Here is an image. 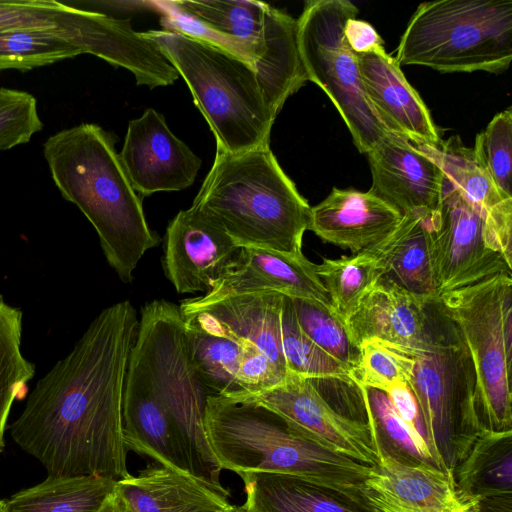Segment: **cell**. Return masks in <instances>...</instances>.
Segmentation results:
<instances>
[{"mask_svg":"<svg viewBox=\"0 0 512 512\" xmlns=\"http://www.w3.org/2000/svg\"><path fill=\"white\" fill-rule=\"evenodd\" d=\"M138 324L128 300L102 310L11 424L13 440L49 476L119 480L129 473L123 395Z\"/></svg>","mask_w":512,"mask_h":512,"instance_id":"1","label":"cell"},{"mask_svg":"<svg viewBox=\"0 0 512 512\" xmlns=\"http://www.w3.org/2000/svg\"><path fill=\"white\" fill-rule=\"evenodd\" d=\"M43 153L62 197L93 225L109 265L130 283L139 261L160 238L148 226L114 136L97 124L82 123L50 136Z\"/></svg>","mask_w":512,"mask_h":512,"instance_id":"2","label":"cell"},{"mask_svg":"<svg viewBox=\"0 0 512 512\" xmlns=\"http://www.w3.org/2000/svg\"><path fill=\"white\" fill-rule=\"evenodd\" d=\"M193 206L239 247L302 253L310 209L269 144L240 153L216 149Z\"/></svg>","mask_w":512,"mask_h":512,"instance_id":"3","label":"cell"},{"mask_svg":"<svg viewBox=\"0 0 512 512\" xmlns=\"http://www.w3.org/2000/svg\"><path fill=\"white\" fill-rule=\"evenodd\" d=\"M203 427L209 452L220 471L229 470L239 476L247 473L297 476L363 495L369 465L307 439L262 406L209 395Z\"/></svg>","mask_w":512,"mask_h":512,"instance_id":"4","label":"cell"},{"mask_svg":"<svg viewBox=\"0 0 512 512\" xmlns=\"http://www.w3.org/2000/svg\"><path fill=\"white\" fill-rule=\"evenodd\" d=\"M163 6V29L198 37L241 57L256 71L273 108L305 82L297 19L254 0H177Z\"/></svg>","mask_w":512,"mask_h":512,"instance_id":"5","label":"cell"},{"mask_svg":"<svg viewBox=\"0 0 512 512\" xmlns=\"http://www.w3.org/2000/svg\"><path fill=\"white\" fill-rule=\"evenodd\" d=\"M143 34L157 44L186 82L215 136L217 149L240 153L269 144L277 116L248 62L180 32L162 29Z\"/></svg>","mask_w":512,"mask_h":512,"instance_id":"6","label":"cell"},{"mask_svg":"<svg viewBox=\"0 0 512 512\" xmlns=\"http://www.w3.org/2000/svg\"><path fill=\"white\" fill-rule=\"evenodd\" d=\"M398 347L414 360L407 385L417 401L426 442L438 466L453 473L485 430L476 411V377L470 355L438 298L428 303V323L421 341Z\"/></svg>","mask_w":512,"mask_h":512,"instance_id":"7","label":"cell"},{"mask_svg":"<svg viewBox=\"0 0 512 512\" xmlns=\"http://www.w3.org/2000/svg\"><path fill=\"white\" fill-rule=\"evenodd\" d=\"M395 60L440 72H504L512 60V0L421 3Z\"/></svg>","mask_w":512,"mask_h":512,"instance_id":"8","label":"cell"},{"mask_svg":"<svg viewBox=\"0 0 512 512\" xmlns=\"http://www.w3.org/2000/svg\"><path fill=\"white\" fill-rule=\"evenodd\" d=\"M128 365L142 376L173 421L196 473L221 484V471L209 452L203 427L211 393L191 360L179 306L153 300L142 307Z\"/></svg>","mask_w":512,"mask_h":512,"instance_id":"9","label":"cell"},{"mask_svg":"<svg viewBox=\"0 0 512 512\" xmlns=\"http://www.w3.org/2000/svg\"><path fill=\"white\" fill-rule=\"evenodd\" d=\"M438 299L470 355L482 428L512 431V274L486 278Z\"/></svg>","mask_w":512,"mask_h":512,"instance_id":"10","label":"cell"},{"mask_svg":"<svg viewBox=\"0 0 512 512\" xmlns=\"http://www.w3.org/2000/svg\"><path fill=\"white\" fill-rule=\"evenodd\" d=\"M358 8L349 0H310L297 19V43L308 81L331 99L357 149L368 153L389 132L368 103L358 58L344 36Z\"/></svg>","mask_w":512,"mask_h":512,"instance_id":"11","label":"cell"},{"mask_svg":"<svg viewBox=\"0 0 512 512\" xmlns=\"http://www.w3.org/2000/svg\"><path fill=\"white\" fill-rule=\"evenodd\" d=\"M17 28L64 33L85 53L132 72L137 85L150 82L163 60L156 43L133 30L130 19L71 8L61 1H0V30Z\"/></svg>","mask_w":512,"mask_h":512,"instance_id":"12","label":"cell"},{"mask_svg":"<svg viewBox=\"0 0 512 512\" xmlns=\"http://www.w3.org/2000/svg\"><path fill=\"white\" fill-rule=\"evenodd\" d=\"M430 252L436 294L512 274L485 217L445 177L439 208L430 216Z\"/></svg>","mask_w":512,"mask_h":512,"instance_id":"13","label":"cell"},{"mask_svg":"<svg viewBox=\"0 0 512 512\" xmlns=\"http://www.w3.org/2000/svg\"><path fill=\"white\" fill-rule=\"evenodd\" d=\"M226 397L270 410L300 435L335 453L369 466L377 462L369 425L337 412L312 379L288 373L270 389Z\"/></svg>","mask_w":512,"mask_h":512,"instance_id":"14","label":"cell"},{"mask_svg":"<svg viewBox=\"0 0 512 512\" xmlns=\"http://www.w3.org/2000/svg\"><path fill=\"white\" fill-rule=\"evenodd\" d=\"M119 157L133 189L142 197L191 186L202 164L152 108L129 121Z\"/></svg>","mask_w":512,"mask_h":512,"instance_id":"15","label":"cell"},{"mask_svg":"<svg viewBox=\"0 0 512 512\" xmlns=\"http://www.w3.org/2000/svg\"><path fill=\"white\" fill-rule=\"evenodd\" d=\"M239 247L205 212L195 206L169 222L163 269L177 293L207 294L235 259Z\"/></svg>","mask_w":512,"mask_h":512,"instance_id":"16","label":"cell"},{"mask_svg":"<svg viewBox=\"0 0 512 512\" xmlns=\"http://www.w3.org/2000/svg\"><path fill=\"white\" fill-rule=\"evenodd\" d=\"M283 296L277 292L248 293L208 302L194 297L182 301L179 308L186 323L257 347L287 375L281 345Z\"/></svg>","mask_w":512,"mask_h":512,"instance_id":"17","label":"cell"},{"mask_svg":"<svg viewBox=\"0 0 512 512\" xmlns=\"http://www.w3.org/2000/svg\"><path fill=\"white\" fill-rule=\"evenodd\" d=\"M367 156L370 190L403 215L429 217L439 208L445 175L407 138L389 131Z\"/></svg>","mask_w":512,"mask_h":512,"instance_id":"18","label":"cell"},{"mask_svg":"<svg viewBox=\"0 0 512 512\" xmlns=\"http://www.w3.org/2000/svg\"><path fill=\"white\" fill-rule=\"evenodd\" d=\"M317 264L302 253L242 247L213 288L197 296L208 302L227 296L277 292L291 298L308 299L330 306L328 294L317 274Z\"/></svg>","mask_w":512,"mask_h":512,"instance_id":"19","label":"cell"},{"mask_svg":"<svg viewBox=\"0 0 512 512\" xmlns=\"http://www.w3.org/2000/svg\"><path fill=\"white\" fill-rule=\"evenodd\" d=\"M365 498L381 512H459L452 473L431 465H409L377 450L363 483Z\"/></svg>","mask_w":512,"mask_h":512,"instance_id":"20","label":"cell"},{"mask_svg":"<svg viewBox=\"0 0 512 512\" xmlns=\"http://www.w3.org/2000/svg\"><path fill=\"white\" fill-rule=\"evenodd\" d=\"M357 58L364 94L384 126L416 146L438 147L442 140L432 116L395 58L384 47Z\"/></svg>","mask_w":512,"mask_h":512,"instance_id":"21","label":"cell"},{"mask_svg":"<svg viewBox=\"0 0 512 512\" xmlns=\"http://www.w3.org/2000/svg\"><path fill=\"white\" fill-rule=\"evenodd\" d=\"M403 217L371 190L333 188L323 201L311 207L308 230L323 242L357 254L389 236Z\"/></svg>","mask_w":512,"mask_h":512,"instance_id":"22","label":"cell"},{"mask_svg":"<svg viewBox=\"0 0 512 512\" xmlns=\"http://www.w3.org/2000/svg\"><path fill=\"white\" fill-rule=\"evenodd\" d=\"M132 512H232L229 491L200 475L151 464L116 480Z\"/></svg>","mask_w":512,"mask_h":512,"instance_id":"23","label":"cell"},{"mask_svg":"<svg viewBox=\"0 0 512 512\" xmlns=\"http://www.w3.org/2000/svg\"><path fill=\"white\" fill-rule=\"evenodd\" d=\"M429 301L383 276L345 322L349 339L356 348L369 339L414 346L425 334Z\"/></svg>","mask_w":512,"mask_h":512,"instance_id":"24","label":"cell"},{"mask_svg":"<svg viewBox=\"0 0 512 512\" xmlns=\"http://www.w3.org/2000/svg\"><path fill=\"white\" fill-rule=\"evenodd\" d=\"M123 428L128 450L162 466L197 474L173 421L142 376L129 365L123 395Z\"/></svg>","mask_w":512,"mask_h":512,"instance_id":"25","label":"cell"},{"mask_svg":"<svg viewBox=\"0 0 512 512\" xmlns=\"http://www.w3.org/2000/svg\"><path fill=\"white\" fill-rule=\"evenodd\" d=\"M416 146V145H415ZM432 159L458 192L486 219L504 256L512 259V198L503 196L473 147L458 135L438 147L416 146Z\"/></svg>","mask_w":512,"mask_h":512,"instance_id":"26","label":"cell"},{"mask_svg":"<svg viewBox=\"0 0 512 512\" xmlns=\"http://www.w3.org/2000/svg\"><path fill=\"white\" fill-rule=\"evenodd\" d=\"M240 478L247 512H381L364 495L297 476L247 473Z\"/></svg>","mask_w":512,"mask_h":512,"instance_id":"27","label":"cell"},{"mask_svg":"<svg viewBox=\"0 0 512 512\" xmlns=\"http://www.w3.org/2000/svg\"><path fill=\"white\" fill-rule=\"evenodd\" d=\"M429 218L404 215L389 236L367 251L380 261L384 276L409 292L431 300L438 296L431 261Z\"/></svg>","mask_w":512,"mask_h":512,"instance_id":"28","label":"cell"},{"mask_svg":"<svg viewBox=\"0 0 512 512\" xmlns=\"http://www.w3.org/2000/svg\"><path fill=\"white\" fill-rule=\"evenodd\" d=\"M452 475L459 499L469 508L512 496V431H483Z\"/></svg>","mask_w":512,"mask_h":512,"instance_id":"29","label":"cell"},{"mask_svg":"<svg viewBox=\"0 0 512 512\" xmlns=\"http://www.w3.org/2000/svg\"><path fill=\"white\" fill-rule=\"evenodd\" d=\"M116 480L101 476L54 477L5 500L6 512H96Z\"/></svg>","mask_w":512,"mask_h":512,"instance_id":"30","label":"cell"},{"mask_svg":"<svg viewBox=\"0 0 512 512\" xmlns=\"http://www.w3.org/2000/svg\"><path fill=\"white\" fill-rule=\"evenodd\" d=\"M357 385L376 451L381 450L405 464L431 465L440 468L425 437L403 421L388 395L375 388Z\"/></svg>","mask_w":512,"mask_h":512,"instance_id":"31","label":"cell"},{"mask_svg":"<svg viewBox=\"0 0 512 512\" xmlns=\"http://www.w3.org/2000/svg\"><path fill=\"white\" fill-rule=\"evenodd\" d=\"M317 274L336 315L345 322L363 298L385 275L380 261L369 251L337 259L322 258Z\"/></svg>","mask_w":512,"mask_h":512,"instance_id":"32","label":"cell"},{"mask_svg":"<svg viewBox=\"0 0 512 512\" xmlns=\"http://www.w3.org/2000/svg\"><path fill=\"white\" fill-rule=\"evenodd\" d=\"M84 53L79 44L59 31L35 28L0 30V71H28Z\"/></svg>","mask_w":512,"mask_h":512,"instance_id":"33","label":"cell"},{"mask_svg":"<svg viewBox=\"0 0 512 512\" xmlns=\"http://www.w3.org/2000/svg\"><path fill=\"white\" fill-rule=\"evenodd\" d=\"M184 323L191 360L211 395L235 394L244 345Z\"/></svg>","mask_w":512,"mask_h":512,"instance_id":"34","label":"cell"},{"mask_svg":"<svg viewBox=\"0 0 512 512\" xmlns=\"http://www.w3.org/2000/svg\"><path fill=\"white\" fill-rule=\"evenodd\" d=\"M281 345L288 373L312 380L338 379L353 383L351 368L316 345L301 329L292 299L283 296Z\"/></svg>","mask_w":512,"mask_h":512,"instance_id":"35","label":"cell"},{"mask_svg":"<svg viewBox=\"0 0 512 512\" xmlns=\"http://www.w3.org/2000/svg\"><path fill=\"white\" fill-rule=\"evenodd\" d=\"M22 312L0 295V452L11 406L35 374V366L20 350Z\"/></svg>","mask_w":512,"mask_h":512,"instance_id":"36","label":"cell"},{"mask_svg":"<svg viewBox=\"0 0 512 512\" xmlns=\"http://www.w3.org/2000/svg\"><path fill=\"white\" fill-rule=\"evenodd\" d=\"M358 350V361L351 373L355 383L383 392L397 384L408 383L414 360L398 346L369 339L363 341Z\"/></svg>","mask_w":512,"mask_h":512,"instance_id":"37","label":"cell"},{"mask_svg":"<svg viewBox=\"0 0 512 512\" xmlns=\"http://www.w3.org/2000/svg\"><path fill=\"white\" fill-rule=\"evenodd\" d=\"M291 299L304 333L321 349L353 370L359 350L350 341L343 321L332 307L308 299Z\"/></svg>","mask_w":512,"mask_h":512,"instance_id":"38","label":"cell"},{"mask_svg":"<svg viewBox=\"0 0 512 512\" xmlns=\"http://www.w3.org/2000/svg\"><path fill=\"white\" fill-rule=\"evenodd\" d=\"M500 193L512 198V109L498 113L477 134L473 147Z\"/></svg>","mask_w":512,"mask_h":512,"instance_id":"39","label":"cell"},{"mask_svg":"<svg viewBox=\"0 0 512 512\" xmlns=\"http://www.w3.org/2000/svg\"><path fill=\"white\" fill-rule=\"evenodd\" d=\"M42 128L37 101L32 94L0 88V151L28 143Z\"/></svg>","mask_w":512,"mask_h":512,"instance_id":"40","label":"cell"},{"mask_svg":"<svg viewBox=\"0 0 512 512\" xmlns=\"http://www.w3.org/2000/svg\"><path fill=\"white\" fill-rule=\"evenodd\" d=\"M286 376L257 347L246 344L243 346L236 376L238 391L233 395L253 394L270 389L281 383Z\"/></svg>","mask_w":512,"mask_h":512,"instance_id":"41","label":"cell"},{"mask_svg":"<svg viewBox=\"0 0 512 512\" xmlns=\"http://www.w3.org/2000/svg\"><path fill=\"white\" fill-rule=\"evenodd\" d=\"M385 393L403 421L415 432L425 437L422 416L409 386L407 384H397Z\"/></svg>","mask_w":512,"mask_h":512,"instance_id":"42","label":"cell"},{"mask_svg":"<svg viewBox=\"0 0 512 512\" xmlns=\"http://www.w3.org/2000/svg\"><path fill=\"white\" fill-rule=\"evenodd\" d=\"M344 36L351 50L363 54L384 47V41L377 31L363 20L353 18L347 21Z\"/></svg>","mask_w":512,"mask_h":512,"instance_id":"43","label":"cell"},{"mask_svg":"<svg viewBox=\"0 0 512 512\" xmlns=\"http://www.w3.org/2000/svg\"><path fill=\"white\" fill-rule=\"evenodd\" d=\"M96 512H132L126 501L114 489Z\"/></svg>","mask_w":512,"mask_h":512,"instance_id":"44","label":"cell"},{"mask_svg":"<svg viewBox=\"0 0 512 512\" xmlns=\"http://www.w3.org/2000/svg\"><path fill=\"white\" fill-rule=\"evenodd\" d=\"M232 512H247V511L241 505V506H234V509Z\"/></svg>","mask_w":512,"mask_h":512,"instance_id":"45","label":"cell"},{"mask_svg":"<svg viewBox=\"0 0 512 512\" xmlns=\"http://www.w3.org/2000/svg\"><path fill=\"white\" fill-rule=\"evenodd\" d=\"M0 512H6L5 510V500L0 499Z\"/></svg>","mask_w":512,"mask_h":512,"instance_id":"46","label":"cell"},{"mask_svg":"<svg viewBox=\"0 0 512 512\" xmlns=\"http://www.w3.org/2000/svg\"><path fill=\"white\" fill-rule=\"evenodd\" d=\"M459 512H471L470 510H462V511H459Z\"/></svg>","mask_w":512,"mask_h":512,"instance_id":"47","label":"cell"}]
</instances>
